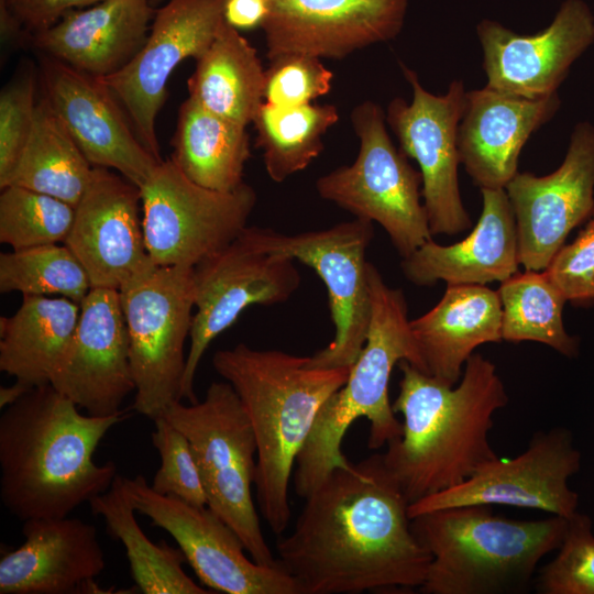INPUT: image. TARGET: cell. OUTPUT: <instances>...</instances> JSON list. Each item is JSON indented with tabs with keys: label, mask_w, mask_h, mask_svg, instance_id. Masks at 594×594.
I'll return each mask as SVG.
<instances>
[{
	"label": "cell",
	"mask_w": 594,
	"mask_h": 594,
	"mask_svg": "<svg viewBox=\"0 0 594 594\" xmlns=\"http://www.w3.org/2000/svg\"><path fill=\"white\" fill-rule=\"evenodd\" d=\"M278 562L301 594L414 590L431 557L410 527L409 503L382 453L333 470L307 497Z\"/></svg>",
	"instance_id": "obj_1"
},
{
	"label": "cell",
	"mask_w": 594,
	"mask_h": 594,
	"mask_svg": "<svg viewBox=\"0 0 594 594\" xmlns=\"http://www.w3.org/2000/svg\"><path fill=\"white\" fill-rule=\"evenodd\" d=\"M51 384L32 387L0 417V498L23 522L67 517L112 485L117 465L97 464L94 454L121 422L81 414Z\"/></svg>",
	"instance_id": "obj_2"
},
{
	"label": "cell",
	"mask_w": 594,
	"mask_h": 594,
	"mask_svg": "<svg viewBox=\"0 0 594 594\" xmlns=\"http://www.w3.org/2000/svg\"><path fill=\"white\" fill-rule=\"evenodd\" d=\"M398 367L399 393L392 405L403 416V430L382 455L410 505L461 484L498 457L488 433L508 395L496 366L479 353L468 359L454 386L406 360Z\"/></svg>",
	"instance_id": "obj_3"
},
{
	"label": "cell",
	"mask_w": 594,
	"mask_h": 594,
	"mask_svg": "<svg viewBox=\"0 0 594 594\" xmlns=\"http://www.w3.org/2000/svg\"><path fill=\"white\" fill-rule=\"evenodd\" d=\"M309 356L245 343L213 354L215 371L238 394L257 446L254 485L260 512L276 535L290 520L288 488L296 459L327 399L350 367L308 366Z\"/></svg>",
	"instance_id": "obj_4"
},
{
	"label": "cell",
	"mask_w": 594,
	"mask_h": 594,
	"mask_svg": "<svg viewBox=\"0 0 594 594\" xmlns=\"http://www.w3.org/2000/svg\"><path fill=\"white\" fill-rule=\"evenodd\" d=\"M371 319L365 343L344 385L323 404L295 463L294 486L307 497L333 470L349 468L343 438L359 418L370 422L367 447L381 449L402 435L403 425L389 402L388 385L396 364L406 360L426 372L408 319L402 289L389 287L369 262Z\"/></svg>",
	"instance_id": "obj_5"
},
{
	"label": "cell",
	"mask_w": 594,
	"mask_h": 594,
	"mask_svg": "<svg viewBox=\"0 0 594 594\" xmlns=\"http://www.w3.org/2000/svg\"><path fill=\"white\" fill-rule=\"evenodd\" d=\"M410 527L431 557L420 593L520 594L562 543L568 518L517 520L491 505H465L417 515Z\"/></svg>",
	"instance_id": "obj_6"
},
{
	"label": "cell",
	"mask_w": 594,
	"mask_h": 594,
	"mask_svg": "<svg viewBox=\"0 0 594 594\" xmlns=\"http://www.w3.org/2000/svg\"><path fill=\"white\" fill-rule=\"evenodd\" d=\"M189 440L207 506L240 537L257 563L274 565L252 498L257 446L246 411L228 382L211 383L200 402L172 404L162 415Z\"/></svg>",
	"instance_id": "obj_7"
},
{
	"label": "cell",
	"mask_w": 594,
	"mask_h": 594,
	"mask_svg": "<svg viewBox=\"0 0 594 594\" xmlns=\"http://www.w3.org/2000/svg\"><path fill=\"white\" fill-rule=\"evenodd\" d=\"M351 122L360 140L358 156L319 177L317 193L355 218L378 223L406 257L432 239L420 201L421 174L393 144L380 105L363 101L351 112Z\"/></svg>",
	"instance_id": "obj_8"
},
{
	"label": "cell",
	"mask_w": 594,
	"mask_h": 594,
	"mask_svg": "<svg viewBox=\"0 0 594 594\" xmlns=\"http://www.w3.org/2000/svg\"><path fill=\"white\" fill-rule=\"evenodd\" d=\"M119 293L135 385L132 407L154 420L180 400L195 308L194 267L156 266Z\"/></svg>",
	"instance_id": "obj_9"
},
{
	"label": "cell",
	"mask_w": 594,
	"mask_h": 594,
	"mask_svg": "<svg viewBox=\"0 0 594 594\" xmlns=\"http://www.w3.org/2000/svg\"><path fill=\"white\" fill-rule=\"evenodd\" d=\"M267 252L284 254L314 268L326 285L334 337L308 358V366L351 367L366 339L371 319L366 250L373 222L354 218L332 227L299 233L246 226L241 233Z\"/></svg>",
	"instance_id": "obj_10"
},
{
	"label": "cell",
	"mask_w": 594,
	"mask_h": 594,
	"mask_svg": "<svg viewBox=\"0 0 594 594\" xmlns=\"http://www.w3.org/2000/svg\"><path fill=\"white\" fill-rule=\"evenodd\" d=\"M146 249L157 266H191L235 240L256 204L243 183L218 191L190 180L169 158L140 187Z\"/></svg>",
	"instance_id": "obj_11"
},
{
	"label": "cell",
	"mask_w": 594,
	"mask_h": 594,
	"mask_svg": "<svg viewBox=\"0 0 594 594\" xmlns=\"http://www.w3.org/2000/svg\"><path fill=\"white\" fill-rule=\"evenodd\" d=\"M295 262L258 249L240 234L194 267L196 311L180 400L197 402L194 381L206 350L246 308L285 302L298 289L300 274Z\"/></svg>",
	"instance_id": "obj_12"
},
{
	"label": "cell",
	"mask_w": 594,
	"mask_h": 594,
	"mask_svg": "<svg viewBox=\"0 0 594 594\" xmlns=\"http://www.w3.org/2000/svg\"><path fill=\"white\" fill-rule=\"evenodd\" d=\"M122 480L135 512L174 538L197 578L215 593L301 594L279 562L265 565L249 558L237 532L208 506L161 495L142 475Z\"/></svg>",
	"instance_id": "obj_13"
},
{
	"label": "cell",
	"mask_w": 594,
	"mask_h": 594,
	"mask_svg": "<svg viewBox=\"0 0 594 594\" xmlns=\"http://www.w3.org/2000/svg\"><path fill=\"white\" fill-rule=\"evenodd\" d=\"M399 65L413 99L408 103L394 98L385 113L386 123L397 136L399 150L419 165L431 234L461 233L472 224L462 204L458 175V129L466 103L464 85L453 80L444 95L437 96L421 86L416 72L402 62Z\"/></svg>",
	"instance_id": "obj_14"
},
{
	"label": "cell",
	"mask_w": 594,
	"mask_h": 594,
	"mask_svg": "<svg viewBox=\"0 0 594 594\" xmlns=\"http://www.w3.org/2000/svg\"><path fill=\"white\" fill-rule=\"evenodd\" d=\"M581 460L569 429L540 430L522 453L488 461L461 484L410 504L408 514L413 518L455 506L505 505L569 519L578 512L579 495L568 482L580 471Z\"/></svg>",
	"instance_id": "obj_15"
},
{
	"label": "cell",
	"mask_w": 594,
	"mask_h": 594,
	"mask_svg": "<svg viewBox=\"0 0 594 594\" xmlns=\"http://www.w3.org/2000/svg\"><path fill=\"white\" fill-rule=\"evenodd\" d=\"M227 0H168L155 11L145 44L119 72L99 77L127 113L143 145L160 161L156 119L173 72L212 43Z\"/></svg>",
	"instance_id": "obj_16"
},
{
	"label": "cell",
	"mask_w": 594,
	"mask_h": 594,
	"mask_svg": "<svg viewBox=\"0 0 594 594\" xmlns=\"http://www.w3.org/2000/svg\"><path fill=\"white\" fill-rule=\"evenodd\" d=\"M505 191L514 210L519 263L544 271L569 233L594 215V125L579 123L553 173H517Z\"/></svg>",
	"instance_id": "obj_17"
},
{
	"label": "cell",
	"mask_w": 594,
	"mask_h": 594,
	"mask_svg": "<svg viewBox=\"0 0 594 594\" xmlns=\"http://www.w3.org/2000/svg\"><path fill=\"white\" fill-rule=\"evenodd\" d=\"M64 244L85 267L91 288L120 290L157 266L145 244L140 188L103 167H94Z\"/></svg>",
	"instance_id": "obj_18"
},
{
	"label": "cell",
	"mask_w": 594,
	"mask_h": 594,
	"mask_svg": "<svg viewBox=\"0 0 594 594\" xmlns=\"http://www.w3.org/2000/svg\"><path fill=\"white\" fill-rule=\"evenodd\" d=\"M41 68L44 96L89 163L142 187L162 161L143 145L106 84L45 55Z\"/></svg>",
	"instance_id": "obj_19"
},
{
	"label": "cell",
	"mask_w": 594,
	"mask_h": 594,
	"mask_svg": "<svg viewBox=\"0 0 594 594\" xmlns=\"http://www.w3.org/2000/svg\"><path fill=\"white\" fill-rule=\"evenodd\" d=\"M487 87L541 99L557 94L571 65L594 41V18L581 0L562 3L551 24L521 35L492 20L479 23Z\"/></svg>",
	"instance_id": "obj_20"
},
{
	"label": "cell",
	"mask_w": 594,
	"mask_h": 594,
	"mask_svg": "<svg viewBox=\"0 0 594 594\" xmlns=\"http://www.w3.org/2000/svg\"><path fill=\"white\" fill-rule=\"evenodd\" d=\"M406 10L407 0H270L261 26L266 56L340 59L396 37Z\"/></svg>",
	"instance_id": "obj_21"
},
{
	"label": "cell",
	"mask_w": 594,
	"mask_h": 594,
	"mask_svg": "<svg viewBox=\"0 0 594 594\" xmlns=\"http://www.w3.org/2000/svg\"><path fill=\"white\" fill-rule=\"evenodd\" d=\"M50 384L89 415L122 413L135 385L119 290L90 289L80 304L69 350Z\"/></svg>",
	"instance_id": "obj_22"
},
{
	"label": "cell",
	"mask_w": 594,
	"mask_h": 594,
	"mask_svg": "<svg viewBox=\"0 0 594 594\" xmlns=\"http://www.w3.org/2000/svg\"><path fill=\"white\" fill-rule=\"evenodd\" d=\"M24 542L0 560V594L110 593L95 582L106 566L95 526L79 518L24 521Z\"/></svg>",
	"instance_id": "obj_23"
},
{
	"label": "cell",
	"mask_w": 594,
	"mask_h": 594,
	"mask_svg": "<svg viewBox=\"0 0 594 594\" xmlns=\"http://www.w3.org/2000/svg\"><path fill=\"white\" fill-rule=\"evenodd\" d=\"M558 94L526 99L485 86L466 91L458 129L461 164L481 189H505L518 173V160L530 135L558 111Z\"/></svg>",
	"instance_id": "obj_24"
},
{
	"label": "cell",
	"mask_w": 594,
	"mask_h": 594,
	"mask_svg": "<svg viewBox=\"0 0 594 594\" xmlns=\"http://www.w3.org/2000/svg\"><path fill=\"white\" fill-rule=\"evenodd\" d=\"M482 212L462 241L441 245L432 239L403 257L404 276L417 286L504 282L518 272L516 220L505 189H481Z\"/></svg>",
	"instance_id": "obj_25"
},
{
	"label": "cell",
	"mask_w": 594,
	"mask_h": 594,
	"mask_svg": "<svg viewBox=\"0 0 594 594\" xmlns=\"http://www.w3.org/2000/svg\"><path fill=\"white\" fill-rule=\"evenodd\" d=\"M151 0H101L66 13L29 43L95 77L112 75L141 51L155 14Z\"/></svg>",
	"instance_id": "obj_26"
},
{
	"label": "cell",
	"mask_w": 594,
	"mask_h": 594,
	"mask_svg": "<svg viewBox=\"0 0 594 594\" xmlns=\"http://www.w3.org/2000/svg\"><path fill=\"white\" fill-rule=\"evenodd\" d=\"M427 374L454 386L474 350L501 342L502 305L485 285H452L428 312L410 321Z\"/></svg>",
	"instance_id": "obj_27"
},
{
	"label": "cell",
	"mask_w": 594,
	"mask_h": 594,
	"mask_svg": "<svg viewBox=\"0 0 594 594\" xmlns=\"http://www.w3.org/2000/svg\"><path fill=\"white\" fill-rule=\"evenodd\" d=\"M80 305L65 297L23 296L0 318V371L30 387L50 384L74 339Z\"/></svg>",
	"instance_id": "obj_28"
},
{
	"label": "cell",
	"mask_w": 594,
	"mask_h": 594,
	"mask_svg": "<svg viewBox=\"0 0 594 594\" xmlns=\"http://www.w3.org/2000/svg\"><path fill=\"white\" fill-rule=\"evenodd\" d=\"M187 87L202 108L246 127L264 102L265 69L256 50L223 20Z\"/></svg>",
	"instance_id": "obj_29"
},
{
	"label": "cell",
	"mask_w": 594,
	"mask_h": 594,
	"mask_svg": "<svg viewBox=\"0 0 594 594\" xmlns=\"http://www.w3.org/2000/svg\"><path fill=\"white\" fill-rule=\"evenodd\" d=\"M245 128L188 97L179 107L170 158L194 183L218 191L234 190L244 183L251 156Z\"/></svg>",
	"instance_id": "obj_30"
},
{
	"label": "cell",
	"mask_w": 594,
	"mask_h": 594,
	"mask_svg": "<svg viewBox=\"0 0 594 594\" xmlns=\"http://www.w3.org/2000/svg\"><path fill=\"white\" fill-rule=\"evenodd\" d=\"M91 513L101 516L108 534L119 540L129 561L135 588L144 594H210L215 593L193 581L183 569L186 559L165 541L152 542L135 518V508L117 475L106 492L89 502Z\"/></svg>",
	"instance_id": "obj_31"
},
{
	"label": "cell",
	"mask_w": 594,
	"mask_h": 594,
	"mask_svg": "<svg viewBox=\"0 0 594 594\" xmlns=\"http://www.w3.org/2000/svg\"><path fill=\"white\" fill-rule=\"evenodd\" d=\"M92 174L94 166L43 96L36 102L29 141L4 187H24L76 207Z\"/></svg>",
	"instance_id": "obj_32"
},
{
	"label": "cell",
	"mask_w": 594,
	"mask_h": 594,
	"mask_svg": "<svg viewBox=\"0 0 594 594\" xmlns=\"http://www.w3.org/2000/svg\"><path fill=\"white\" fill-rule=\"evenodd\" d=\"M338 120L333 105L279 107L264 101L252 123L268 177L282 183L307 168L322 152L323 136Z\"/></svg>",
	"instance_id": "obj_33"
},
{
	"label": "cell",
	"mask_w": 594,
	"mask_h": 594,
	"mask_svg": "<svg viewBox=\"0 0 594 594\" xmlns=\"http://www.w3.org/2000/svg\"><path fill=\"white\" fill-rule=\"evenodd\" d=\"M497 293L503 340L540 342L568 358L578 355L579 341L568 334L562 319L568 300L546 270L517 272Z\"/></svg>",
	"instance_id": "obj_34"
},
{
	"label": "cell",
	"mask_w": 594,
	"mask_h": 594,
	"mask_svg": "<svg viewBox=\"0 0 594 594\" xmlns=\"http://www.w3.org/2000/svg\"><path fill=\"white\" fill-rule=\"evenodd\" d=\"M90 289L85 267L64 243L0 254L1 293L65 297L80 305Z\"/></svg>",
	"instance_id": "obj_35"
},
{
	"label": "cell",
	"mask_w": 594,
	"mask_h": 594,
	"mask_svg": "<svg viewBox=\"0 0 594 594\" xmlns=\"http://www.w3.org/2000/svg\"><path fill=\"white\" fill-rule=\"evenodd\" d=\"M75 207L50 195L20 186L0 194V242L12 250L64 243Z\"/></svg>",
	"instance_id": "obj_36"
},
{
	"label": "cell",
	"mask_w": 594,
	"mask_h": 594,
	"mask_svg": "<svg viewBox=\"0 0 594 594\" xmlns=\"http://www.w3.org/2000/svg\"><path fill=\"white\" fill-rule=\"evenodd\" d=\"M557 556L535 576L541 594H594V534L592 519L576 512Z\"/></svg>",
	"instance_id": "obj_37"
},
{
	"label": "cell",
	"mask_w": 594,
	"mask_h": 594,
	"mask_svg": "<svg viewBox=\"0 0 594 594\" xmlns=\"http://www.w3.org/2000/svg\"><path fill=\"white\" fill-rule=\"evenodd\" d=\"M154 421L152 443L161 464L151 487L161 495H172L195 506H207L199 468L187 437L161 416Z\"/></svg>",
	"instance_id": "obj_38"
},
{
	"label": "cell",
	"mask_w": 594,
	"mask_h": 594,
	"mask_svg": "<svg viewBox=\"0 0 594 594\" xmlns=\"http://www.w3.org/2000/svg\"><path fill=\"white\" fill-rule=\"evenodd\" d=\"M332 79L333 73L318 57L283 55L265 69L264 101L279 107L307 105L327 95Z\"/></svg>",
	"instance_id": "obj_39"
},
{
	"label": "cell",
	"mask_w": 594,
	"mask_h": 594,
	"mask_svg": "<svg viewBox=\"0 0 594 594\" xmlns=\"http://www.w3.org/2000/svg\"><path fill=\"white\" fill-rule=\"evenodd\" d=\"M35 76L21 73L0 94V188L13 173L32 132L35 116Z\"/></svg>",
	"instance_id": "obj_40"
},
{
	"label": "cell",
	"mask_w": 594,
	"mask_h": 594,
	"mask_svg": "<svg viewBox=\"0 0 594 594\" xmlns=\"http://www.w3.org/2000/svg\"><path fill=\"white\" fill-rule=\"evenodd\" d=\"M568 301L594 299V215L569 245H563L546 268Z\"/></svg>",
	"instance_id": "obj_41"
},
{
	"label": "cell",
	"mask_w": 594,
	"mask_h": 594,
	"mask_svg": "<svg viewBox=\"0 0 594 594\" xmlns=\"http://www.w3.org/2000/svg\"><path fill=\"white\" fill-rule=\"evenodd\" d=\"M101 0H0V30L22 32L29 38L57 23L69 11Z\"/></svg>",
	"instance_id": "obj_42"
},
{
	"label": "cell",
	"mask_w": 594,
	"mask_h": 594,
	"mask_svg": "<svg viewBox=\"0 0 594 594\" xmlns=\"http://www.w3.org/2000/svg\"><path fill=\"white\" fill-rule=\"evenodd\" d=\"M267 12L266 0H227L223 19L237 30H250L262 26Z\"/></svg>",
	"instance_id": "obj_43"
},
{
	"label": "cell",
	"mask_w": 594,
	"mask_h": 594,
	"mask_svg": "<svg viewBox=\"0 0 594 594\" xmlns=\"http://www.w3.org/2000/svg\"><path fill=\"white\" fill-rule=\"evenodd\" d=\"M32 387L29 385L16 381L14 384L9 386L0 387V408H7L10 405L20 400Z\"/></svg>",
	"instance_id": "obj_44"
},
{
	"label": "cell",
	"mask_w": 594,
	"mask_h": 594,
	"mask_svg": "<svg viewBox=\"0 0 594 594\" xmlns=\"http://www.w3.org/2000/svg\"><path fill=\"white\" fill-rule=\"evenodd\" d=\"M266 1H270V0H266Z\"/></svg>",
	"instance_id": "obj_45"
}]
</instances>
